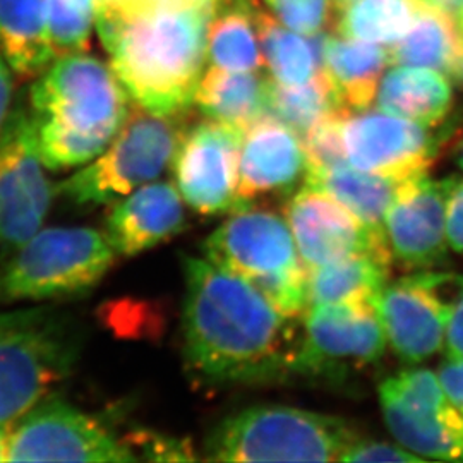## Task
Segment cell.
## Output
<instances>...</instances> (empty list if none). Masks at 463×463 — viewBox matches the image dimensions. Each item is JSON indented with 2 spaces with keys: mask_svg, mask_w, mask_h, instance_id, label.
I'll return each instance as SVG.
<instances>
[{
  "mask_svg": "<svg viewBox=\"0 0 463 463\" xmlns=\"http://www.w3.org/2000/svg\"><path fill=\"white\" fill-rule=\"evenodd\" d=\"M321 72L340 110L361 112L374 105L381 80L390 66L384 47L344 34L319 42Z\"/></svg>",
  "mask_w": 463,
  "mask_h": 463,
  "instance_id": "ffe728a7",
  "label": "cell"
},
{
  "mask_svg": "<svg viewBox=\"0 0 463 463\" xmlns=\"http://www.w3.org/2000/svg\"><path fill=\"white\" fill-rule=\"evenodd\" d=\"M268 80L254 71H227L210 66L201 81L194 105L218 122L244 131L266 112Z\"/></svg>",
  "mask_w": 463,
  "mask_h": 463,
  "instance_id": "cb8c5ba5",
  "label": "cell"
},
{
  "mask_svg": "<svg viewBox=\"0 0 463 463\" xmlns=\"http://www.w3.org/2000/svg\"><path fill=\"white\" fill-rule=\"evenodd\" d=\"M213 265L248 281L281 315L298 319L307 307V269L285 216L249 206L204 241Z\"/></svg>",
  "mask_w": 463,
  "mask_h": 463,
  "instance_id": "8992f818",
  "label": "cell"
},
{
  "mask_svg": "<svg viewBox=\"0 0 463 463\" xmlns=\"http://www.w3.org/2000/svg\"><path fill=\"white\" fill-rule=\"evenodd\" d=\"M342 462H422V458L398 443L390 445L384 441H371V439L359 438L352 447L348 448Z\"/></svg>",
  "mask_w": 463,
  "mask_h": 463,
  "instance_id": "e575fe53",
  "label": "cell"
},
{
  "mask_svg": "<svg viewBox=\"0 0 463 463\" xmlns=\"http://www.w3.org/2000/svg\"><path fill=\"white\" fill-rule=\"evenodd\" d=\"M392 258L361 252L307 271V306L374 302L388 283Z\"/></svg>",
  "mask_w": 463,
  "mask_h": 463,
  "instance_id": "484cf974",
  "label": "cell"
},
{
  "mask_svg": "<svg viewBox=\"0 0 463 463\" xmlns=\"http://www.w3.org/2000/svg\"><path fill=\"white\" fill-rule=\"evenodd\" d=\"M254 0H223L208 28V62L227 71H254L265 67L256 30Z\"/></svg>",
  "mask_w": 463,
  "mask_h": 463,
  "instance_id": "83f0119b",
  "label": "cell"
},
{
  "mask_svg": "<svg viewBox=\"0 0 463 463\" xmlns=\"http://www.w3.org/2000/svg\"><path fill=\"white\" fill-rule=\"evenodd\" d=\"M9 426H0V462H5V445H7Z\"/></svg>",
  "mask_w": 463,
  "mask_h": 463,
  "instance_id": "b9f144b4",
  "label": "cell"
},
{
  "mask_svg": "<svg viewBox=\"0 0 463 463\" xmlns=\"http://www.w3.org/2000/svg\"><path fill=\"white\" fill-rule=\"evenodd\" d=\"M361 436L340 417L256 405L225 417L204 443L212 462H342Z\"/></svg>",
  "mask_w": 463,
  "mask_h": 463,
  "instance_id": "5b68a950",
  "label": "cell"
},
{
  "mask_svg": "<svg viewBox=\"0 0 463 463\" xmlns=\"http://www.w3.org/2000/svg\"><path fill=\"white\" fill-rule=\"evenodd\" d=\"M128 2H131V0H128ZM128 2H124V4H128ZM120 5H122V4H120ZM114 9H116V7H114ZM109 11H110V9H109Z\"/></svg>",
  "mask_w": 463,
  "mask_h": 463,
  "instance_id": "f6af8a7d",
  "label": "cell"
},
{
  "mask_svg": "<svg viewBox=\"0 0 463 463\" xmlns=\"http://www.w3.org/2000/svg\"><path fill=\"white\" fill-rule=\"evenodd\" d=\"M97 0H49V33L57 57L90 50Z\"/></svg>",
  "mask_w": 463,
  "mask_h": 463,
  "instance_id": "4dcf8cb0",
  "label": "cell"
},
{
  "mask_svg": "<svg viewBox=\"0 0 463 463\" xmlns=\"http://www.w3.org/2000/svg\"><path fill=\"white\" fill-rule=\"evenodd\" d=\"M388 347L374 302L307 306L302 315L294 373L326 376L380 361Z\"/></svg>",
  "mask_w": 463,
  "mask_h": 463,
  "instance_id": "4fadbf2b",
  "label": "cell"
},
{
  "mask_svg": "<svg viewBox=\"0 0 463 463\" xmlns=\"http://www.w3.org/2000/svg\"><path fill=\"white\" fill-rule=\"evenodd\" d=\"M183 117L151 114L133 103L110 145L81 170L55 184L57 196L76 206L112 204L172 165L183 139Z\"/></svg>",
  "mask_w": 463,
  "mask_h": 463,
  "instance_id": "ba28073f",
  "label": "cell"
},
{
  "mask_svg": "<svg viewBox=\"0 0 463 463\" xmlns=\"http://www.w3.org/2000/svg\"><path fill=\"white\" fill-rule=\"evenodd\" d=\"M338 2H340V4H342V2H344V0H338Z\"/></svg>",
  "mask_w": 463,
  "mask_h": 463,
  "instance_id": "bcb514c9",
  "label": "cell"
},
{
  "mask_svg": "<svg viewBox=\"0 0 463 463\" xmlns=\"http://www.w3.org/2000/svg\"><path fill=\"white\" fill-rule=\"evenodd\" d=\"M455 17H457V23H458V28H460V32H462L463 36V5L460 7V11L455 14ZM455 78L463 84V64L462 67H460V71L457 72V76H455Z\"/></svg>",
  "mask_w": 463,
  "mask_h": 463,
  "instance_id": "7bdbcfd3",
  "label": "cell"
},
{
  "mask_svg": "<svg viewBox=\"0 0 463 463\" xmlns=\"http://www.w3.org/2000/svg\"><path fill=\"white\" fill-rule=\"evenodd\" d=\"M5 462H137L124 438L59 397L40 400L7 430Z\"/></svg>",
  "mask_w": 463,
  "mask_h": 463,
  "instance_id": "9c48e42d",
  "label": "cell"
},
{
  "mask_svg": "<svg viewBox=\"0 0 463 463\" xmlns=\"http://www.w3.org/2000/svg\"><path fill=\"white\" fill-rule=\"evenodd\" d=\"M455 164L463 172V139L460 141V145L457 146V153H455Z\"/></svg>",
  "mask_w": 463,
  "mask_h": 463,
  "instance_id": "ee69618b",
  "label": "cell"
},
{
  "mask_svg": "<svg viewBox=\"0 0 463 463\" xmlns=\"http://www.w3.org/2000/svg\"><path fill=\"white\" fill-rule=\"evenodd\" d=\"M458 177L430 179L428 174L400 185L384 216V242L392 260L428 269L447 256V206Z\"/></svg>",
  "mask_w": 463,
  "mask_h": 463,
  "instance_id": "e0dca14e",
  "label": "cell"
},
{
  "mask_svg": "<svg viewBox=\"0 0 463 463\" xmlns=\"http://www.w3.org/2000/svg\"><path fill=\"white\" fill-rule=\"evenodd\" d=\"M344 114L345 110H333L323 120H319L309 133L302 136L307 156V170L348 164L342 139Z\"/></svg>",
  "mask_w": 463,
  "mask_h": 463,
  "instance_id": "d6a6232c",
  "label": "cell"
},
{
  "mask_svg": "<svg viewBox=\"0 0 463 463\" xmlns=\"http://www.w3.org/2000/svg\"><path fill=\"white\" fill-rule=\"evenodd\" d=\"M434 7H439V9H445L451 14H457L460 11V7L463 5V0H424Z\"/></svg>",
  "mask_w": 463,
  "mask_h": 463,
  "instance_id": "ab89813d",
  "label": "cell"
},
{
  "mask_svg": "<svg viewBox=\"0 0 463 463\" xmlns=\"http://www.w3.org/2000/svg\"><path fill=\"white\" fill-rule=\"evenodd\" d=\"M124 441L139 460L185 462L198 458L187 439H177L151 430H137L126 436Z\"/></svg>",
  "mask_w": 463,
  "mask_h": 463,
  "instance_id": "836d02e7",
  "label": "cell"
},
{
  "mask_svg": "<svg viewBox=\"0 0 463 463\" xmlns=\"http://www.w3.org/2000/svg\"><path fill=\"white\" fill-rule=\"evenodd\" d=\"M448 248L463 254V179H457L447 206Z\"/></svg>",
  "mask_w": 463,
  "mask_h": 463,
  "instance_id": "d590c367",
  "label": "cell"
},
{
  "mask_svg": "<svg viewBox=\"0 0 463 463\" xmlns=\"http://www.w3.org/2000/svg\"><path fill=\"white\" fill-rule=\"evenodd\" d=\"M0 49L21 78H38L55 61L49 0H0Z\"/></svg>",
  "mask_w": 463,
  "mask_h": 463,
  "instance_id": "7402d4cb",
  "label": "cell"
},
{
  "mask_svg": "<svg viewBox=\"0 0 463 463\" xmlns=\"http://www.w3.org/2000/svg\"><path fill=\"white\" fill-rule=\"evenodd\" d=\"M438 378L447 390L448 397L463 415V357L447 355L438 369Z\"/></svg>",
  "mask_w": 463,
  "mask_h": 463,
  "instance_id": "8d00e7d4",
  "label": "cell"
},
{
  "mask_svg": "<svg viewBox=\"0 0 463 463\" xmlns=\"http://www.w3.org/2000/svg\"><path fill=\"white\" fill-rule=\"evenodd\" d=\"M124 2H128V0H97V13L114 9V7H118Z\"/></svg>",
  "mask_w": 463,
  "mask_h": 463,
  "instance_id": "60d3db41",
  "label": "cell"
},
{
  "mask_svg": "<svg viewBox=\"0 0 463 463\" xmlns=\"http://www.w3.org/2000/svg\"><path fill=\"white\" fill-rule=\"evenodd\" d=\"M256 30L269 80L285 86L309 83L321 74L319 43L281 24L258 0L252 4Z\"/></svg>",
  "mask_w": 463,
  "mask_h": 463,
  "instance_id": "4316f807",
  "label": "cell"
},
{
  "mask_svg": "<svg viewBox=\"0 0 463 463\" xmlns=\"http://www.w3.org/2000/svg\"><path fill=\"white\" fill-rule=\"evenodd\" d=\"M184 204L175 184L158 179L145 184L110 204L105 235L117 256L133 258L184 231Z\"/></svg>",
  "mask_w": 463,
  "mask_h": 463,
  "instance_id": "d6986e66",
  "label": "cell"
},
{
  "mask_svg": "<svg viewBox=\"0 0 463 463\" xmlns=\"http://www.w3.org/2000/svg\"><path fill=\"white\" fill-rule=\"evenodd\" d=\"M463 287V275L417 271L388 281L376 309L388 345L409 364H420L445 350L448 321Z\"/></svg>",
  "mask_w": 463,
  "mask_h": 463,
  "instance_id": "7c38bea8",
  "label": "cell"
},
{
  "mask_svg": "<svg viewBox=\"0 0 463 463\" xmlns=\"http://www.w3.org/2000/svg\"><path fill=\"white\" fill-rule=\"evenodd\" d=\"M381 412L398 445L422 460L463 462V415L438 373L405 369L380 384Z\"/></svg>",
  "mask_w": 463,
  "mask_h": 463,
  "instance_id": "30bf717a",
  "label": "cell"
},
{
  "mask_svg": "<svg viewBox=\"0 0 463 463\" xmlns=\"http://www.w3.org/2000/svg\"><path fill=\"white\" fill-rule=\"evenodd\" d=\"M14 93V71L9 66L4 52L0 49V129L11 114V103Z\"/></svg>",
  "mask_w": 463,
  "mask_h": 463,
  "instance_id": "f35d334b",
  "label": "cell"
},
{
  "mask_svg": "<svg viewBox=\"0 0 463 463\" xmlns=\"http://www.w3.org/2000/svg\"><path fill=\"white\" fill-rule=\"evenodd\" d=\"M263 4L281 24L309 38L335 28L340 9L338 0H263Z\"/></svg>",
  "mask_w": 463,
  "mask_h": 463,
  "instance_id": "1f68e13d",
  "label": "cell"
},
{
  "mask_svg": "<svg viewBox=\"0 0 463 463\" xmlns=\"http://www.w3.org/2000/svg\"><path fill=\"white\" fill-rule=\"evenodd\" d=\"M336 109L323 72L313 81L298 86H285L268 80L266 112L287 124L300 137Z\"/></svg>",
  "mask_w": 463,
  "mask_h": 463,
  "instance_id": "f546056e",
  "label": "cell"
},
{
  "mask_svg": "<svg viewBox=\"0 0 463 463\" xmlns=\"http://www.w3.org/2000/svg\"><path fill=\"white\" fill-rule=\"evenodd\" d=\"M80 323L50 306L0 313V426L49 397L78 364Z\"/></svg>",
  "mask_w": 463,
  "mask_h": 463,
  "instance_id": "277c9868",
  "label": "cell"
},
{
  "mask_svg": "<svg viewBox=\"0 0 463 463\" xmlns=\"http://www.w3.org/2000/svg\"><path fill=\"white\" fill-rule=\"evenodd\" d=\"M426 4L424 0H344L335 30L388 49L412 28Z\"/></svg>",
  "mask_w": 463,
  "mask_h": 463,
  "instance_id": "f1b7e54d",
  "label": "cell"
},
{
  "mask_svg": "<svg viewBox=\"0 0 463 463\" xmlns=\"http://www.w3.org/2000/svg\"><path fill=\"white\" fill-rule=\"evenodd\" d=\"M285 218L307 271L361 252L392 258L383 235L313 184L304 183L294 193Z\"/></svg>",
  "mask_w": 463,
  "mask_h": 463,
  "instance_id": "2e32d148",
  "label": "cell"
},
{
  "mask_svg": "<svg viewBox=\"0 0 463 463\" xmlns=\"http://www.w3.org/2000/svg\"><path fill=\"white\" fill-rule=\"evenodd\" d=\"M307 156L302 137L271 114L242 131L239 158V196L244 208L256 199L288 194L304 184Z\"/></svg>",
  "mask_w": 463,
  "mask_h": 463,
  "instance_id": "ac0fdd59",
  "label": "cell"
},
{
  "mask_svg": "<svg viewBox=\"0 0 463 463\" xmlns=\"http://www.w3.org/2000/svg\"><path fill=\"white\" fill-rule=\"evenodd\" d=\"M55 196L33 116L19 105L0 129V256H11L42 229Z\"/></svg>",
  "mask_w": 463,
  "mask_h": 463,
  "instance_id": "8fae6325",
  "label": "cell"
},
{
  "mask_svg": "<svg viewBox=\"0 0 463 463\" xmlns=\"http://www.w3.org/2000/svg\"><path fill=\"white\" fill-rule=\"evenodd\" d=\"M129 99L112 67L97 57H57L30 91L45 168L64 172L95 160L120 129Z\"/></svg>",
  "mask_w": 463,
  "mask_h": 463,
  "instance_id": "3957f363",
  "label": "cell"
},
{
  "mask_svg": "<svg viewBox=\"0 0 463 463\" xmlns=\"http://www.w3.org/2000/svg\"><path fill=\"white\" fill-rule=\"evenodd\" d=\"M430 131L380 109L345 112L342 118V139L348 164L398 181L428 174L436 151Z\"/></svg>",
  "mask_w": 463,
  "mask_h": 463,
  "instance_id": "9a60e30c",
  "label": "cell"
},
{
  "mask_svg": "<svg viewBox=\"0 0 463 463\" xmlns=\"http://www.w3.org/2000/svg\"><path fill=\"white\" fill-rule=\"evenodd\" d=\"M223 0H131L97 13L117 80L151 114L184 117L208 62V28Z\"/></svg>",
  "mask_w": 463,
  "mask_h": 463,
  "instance_id": "7a4b0ae2",
  "label": "cell"
},
{
  "mask_svg": "<svg viewBox=\"0 0 463 463\" xmlns=\"http://www.w3.org/2000/svg\"><path fill=\"white\" fill-rule=\"evenodd\" d=\"M242 131L206 118L185 129L172 160L174 184L199 215H231L244 210L239 196Z\"/></svg>",
  "mask_w": 463,
  "mask_h": 463,
  "instance_id": "5bb4252c",
  "label": "cell"
},
{
  "mask_svg": "<svg viewBox=\"0 0 463 463\" xmlns=\"http://www.w3.org/2000/svg\"><path fill=\"white\" fill-rule=\"evenodd\" d=\"M374 103L386 114L434 129L451 110L453 90L436 69L393 66L384 72Z\"/></svg>",
  "mask_w": 463,
  "mask_h": 463,
  "instance_id": "44dd1931",
  "label": "cell"
},
{
  "mask_svg": "<svg viewBox=\"0 0 463 463\" xmlns=\"http://www.w3.org/2000/svg\"><path fill=\"white\" fill-rule=\"evenodd\" d=\"M445 352L449 357H463V287L448 321Z\"/></svg>",
  "mask_w": 463,
  "mask_h": 463,
  "instance_id": "74e56055",
  "label": "cell"
},
{
  "mask_svg": "<svg viewBox=\"0 0 463 463\" xmlns=\"http://www.w3.org/2000/svg\"><path fill=\"white\" fill-rule=\"evenodd\" d=\"M185 365L212 386H248L294 373L300 333L248 281L206 258H184Z\"/></svg>",
  "mask_w": 463,
  "mask_h": 463,
  "instance_id": "6da1fadb",
  "label": "cell"
},
{
  "mask_svg": "<svg viewBox=\"0 0 463 463\" xmlns=\"http://www.w3.org/2000/svg\"><path fill=\"white\" fill-rule=\"evenodd\" d=\"M390 66H419L457 76L463 64V36L457 17L426 4L412 28L388 49Z\"/></svg>",
  "mask_w": 463,
  "mask_h": 463,
  "instance_id": "603a6c76",
  "label": "cell"
},
{
  "mask_svg": "<svg viewBox=\"0 0 463 463\" xmlns=\"http://www.w3.org/2000/svg\"><path fill=\"white\" fill-rule=\"evenodd\" d=\"M116 258L105 232L38 231L0 266V304L83 298L103 280Z\"/></svg>",
  "mask_w": 463,
  "mask_h": 463,
  "instance_id": "52a82bcc",
  "label": "cell"
},
{
  "mask_svg": "<svg viewBox=\"0 0 463 463\" xmlns=\"http://www.w3.org/2000/svg\"><path fill=\"white\" fill-rule=\"evenodd\" d=\"M409 181V179H407ZM304 183L313 184L342 203L365 227L384 237V216L405 181L359 170L350 164L307 170Z\"/></svg>",
  "mask_w": 463,
  "mask_h": 463,
  "instance_id": "d4e9b609",
  "label": "cell"
}]
</instances>
